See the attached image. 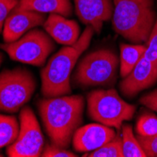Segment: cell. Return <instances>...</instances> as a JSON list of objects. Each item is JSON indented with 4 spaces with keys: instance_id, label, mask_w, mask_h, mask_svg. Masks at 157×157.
Here are the masks:
<instances>
[{
    "instance_id": "484cf974",
    "label": "cell",
    "mask_w": 157,
    "mask_h": 157,
    "mask_svg": "<svg viewBox=\"0 0 157 157\" xmlns=\"http://www.w3.org/2000/svg\"><path fill=\"white\" fill-rule=\"evenodd\" d=\"M0 156H2V155H1V154H0Z\"/></svg>"
},
{
    "instance_id": "ac0fdd59",
    "label": "cell",
    "mask_w": 157,
    "mask_h": 157,
    "mask_svg": "<svg viewBox=\"0 0 157 157\" xmlns=\"http://www.w3.org/2000/svg\"><path fill=\"white\" fill-rule=\"evenodd\" d=\"M84 157H123L122 155V139L119 134L107 143L100 147L99 149L85 152Z\"/></svg>"
},
{
    "instance_id": "6da1fadb",
    "label": "cell",
    "mask_w": 157,
    "mask_h": 157,
    "mask_svg": "<svg viewBox=\"0 0 157 157\" xmlns=\"http://www.w3.org/2000/svg\"><path fill=\"white\" fill-rule=\"evenodd\" d=\"M40 117L51 143L69 148L76 130L83 122L85 99L82 95H64L40 99Z\"/></svg>"
},
{
    "instance_id": "ba28073f",
    "label": "cell",
    "mask_w": 157,
    "mask_h": 157,
    "mask_svg": "<svg viewBox=\"0 0 157 157\" xmlns=\"http://www.w3.org/2000/svg\"><path fill=\"white\" fill-rule=\"evenodd\" d=\"M20 131L18 137L8 146L10 157H39L44 149V139L39 121L29 106H24L19 115Z\"/></svg>"
},
{
    "instance_id": "7a4b0ae2",
    "label": "cell",
    "mask_w": 157,
    "mask_h": 157,
    "mask_svg": "<svg viewBox=\"0 0 157 157\" xmlns=\"http://www.w3.org/2000/svg\"><path fill=\"white\" fill-rule=\"evenodd\" d=\"M94 29L87 25L74 45L65 46L56 53L41 70V94L45 98L70 95L71 75L82 53L89 47Z\"/></svg>"
},
{
    "instance_id": "e0dca14e",
    "label": "cell",
    "mask_w": 157,
    "mask_h": 157,
    "mask_svg": "<svg viewBox=\"0 0 157 157\" xmlns=\"http://www.w3.org/2000/svg\"><path fill=\"white\" fill-rule=\"evenodd\" d=\"M20 123L16 117L0 114V149L11 145L18 137Z\"/></svg>"
},
{
    "instance_id": "5b68a950",
    "label": "cell",
    "mask_w": 157,
    "mask_h": 157,
    "mask_svg": "<svg viewBox=\"0 0 157 157\" xmlns=\"http://www.w3.org/2000/svg\"><path fill=\"white\" fill-rule=\"evenodd\" d=\"M88 115L96 122L120 131L123 121H131L136 106L126 103L116 90H95L87 97Z\"/></svg>"
},
{
    "instance_id": "52a82bcc",
    "label": "cell",
    "mask_w": 157,
    "mask_h": 157,
    "mask_svg": "<svg viewBox=\"0 0 157 157\" xmlns=\"http://www.w3.org/2000/svg\"><path fill=\"white\" fill-rule=\"evenodd\" d=\"M0 48L14 61L42 66L55 50L56 44L46 31L33 28L15 41L0 44Z\"/></svg>"
},
{
    "instance_id": "8992f818",
    "label": "cell",
    "mask_w": 157,
    "mask_h": 157,
    "mask_svg": "<svg viewBox=\"0 0 157 157\" xmlns=\"http://www.w3.org/2000/svg\"><path fill=\"white\" fill-rule=\"evenodd\" d=\"M36 88V78L29 70H4L0 73V111L18 112L30 101Z\"/></svg>"
},
{
    "instance_id": "2e32d148",
    "label": "cell",
    "mask_w": 157,
    "mask_h": 157,
    "mask_svg": "<svg viewBox=\"0 0 157 157\" xmlns=\"http://www.w3.org/2000/svg\"><path fill=\"white\" fill-rule=\"evenodd\" d=\"M121 139L123 157H146V153L134 135L133 126L131 124H122Z\"/></svg>"
},
{
    "instance_id": "cb8c5ba5",
    "label": "cell",
    "mask_w": 157,
    "mask_h": 157,
    "mask_svg": "<svg viewBox=\"0 0 157 157\" xmlns=\"http://www.w3.org/2000/svg\"><path fill=\"white\" fill-rule=\"evenodd\" d=\"M139 103L147 108L157 112V89L142 96L139 99Z\"/></svg>"
},
{
    "instance_id": "7c38bea8",
    "label": "cell",
    "mask_w": 157,
    "mask_h": 157,
    "mask_svg": "<svg viewBox=\"0 0 157 157\" xmlns=\"http://www.w3.org/2000/svg\"><path fill=\"white\" fill-rule=\"evenodd\" d=\"M75 6L80 21L91 26L97 34L101 33L104 23L113 15V0H75Z\"/></svg>"
},
{
    "instance_id": "9a60e30c",
    "label": "cell",
    "mask_w": 157,
    "mask_h": 157,
    "mask_svg": "<svg viewBox=\"0 0 157 157\" xmlns=\"http://www.w3.org/2000/svg\"><path fill=\"white\" fill-rule=\"evenodd\" d=\"M120 47V73L121 77H125L132 72L142 56H144L146 45L121 44Z\"/></svg>"
},
{
    "instance_id": "44dd1931",
    "label": "cell",
    "mask_w": 157,
    "mask_h": 157,
    "mask_svg": "<svg viewBox=\"0 0 157 157\" xmlns=\"http://www.w3.org/2000/svg\"><path fill=\"white\" fill-rule=\"evenodd\" d=\"M137 140L143 149L146 156L157 157V135L152 136H136Z\"/></svg>"
},
{
    "instance_id": "603a6c76",
    "label": "cell",
    "mask_w": 157,
    "mask_h": 157,
    "mask_svg": "<svg viewBox=\"0 0 157 157\" xmlns=\"http://www.w3.org/2000/svg\"><path fill=\"white\" fill-rule=\"evenodd\" d=\"M19 5V0H0V32L9 14Z\"/></svg>"
},
{
    "instance_id": "d4e9b609",
    "label": "cell",
    "mask_w": 157,
    "mask_h": 157,
    "mask_svg": "<svg viewBox=\"0 0 157 157\" xmlns=\"http://www.w3.org/2000/svg\"><path fill=\"white\" fill-rule=\"evenodd\" d=\"M3 58H4V56H3V54H2L1 52H0V66H1V64H2V62H3Z\"/></svg>"
},
{
    "instance_id": "5bb4252c",
    "label": "cell",
    "mask_w": 157,
    "mask_h": 157,
    "mask_svg": "<svg viewBox=\"0 0 157 157\" xmlns=\"http://www.w3.org/2000/svg\"><path fill=\"white\" fill-rule=\"evenodd\" d=\"M18 7L44 14H59L65 17L73 14L71 0H19Z\"/></svg>"
},
{
    "instance_id": "277c9868",
    "label": "cell",
    "mask_w": 157,
    "mask_h": 157,
    "mask_svg": "<svg viewBox=\"0 0 157 157\" xmlns=\"http://www.w3.org/2000/svg\"><path fill=\"white\" fill-rule=\"evenodd\" d=\"M120 59L111 49L104 48L93 51L79 61L74 84L83 89L89 87H110L116 83Z\"/></svg>"
},
{
    "instance_id": "8fae6325",
    "label": "cell",
    "mask_w": 157,
    "mask_h": 157,
    "mask_svg": "<svg viewBox=\"0 0 157 157\" xmlns=\"http://www.w3.org/2000/svg\"><path fill=\"white\" fill-rule=\"evenodd\" d=\"M112 127L102 123L80 126L73 137V147L78 152H90L102 147L116 136Z\"/></svg>"
},
{
    "instance_id": "9c48e42d",
    "label": "cell",
    "mask_w": 157,
    "mask_h": 157,
    "mask_svg": "<svg viewBox=\"0 0 157 157\" xmlns=\"http://www.w3.org/2000/svg\"><path fill=\"white\" fill-rule=\"evenodd\" d=\"M45 20L44 13L24 10L17 6L5 20L3 40L5 42L15 41L34 27L44 25Z\"/></svg>"
},
{
    "instance_id": "d6986e66",
    "label": "cell",
    "mask_w": 157,
    "mask_h": 157,
    "mask_svg": "<svg viewBox=\"0 0 157 157\" xmlns=\"http://www.w3.org/2000/svg\"><path fill=\"white\" fill-rule=\"evenodd\" d=\"M136 132L141 136L157 135V116L148 111L141 113L136 121Z\"/></svg>"
},
{
    "instance_id": "30bf717a",
    "label": "cell",
    "mask_w": 157,
    "mask_h": 157,
    "mask_svg": "<svg viewBox=\"0 0 157 157\" xmlns=\"http://www.w3.org/2000/svg\"><path fill=\"white\" fill-rule=\"evenodd\" d=\"M157 82V68L142 56L132 72L120 83L121 92L132 99L140 91L150 89Z\"/></svg>"
},
{
    "instance_id": "7402d4cb",
    "label": "cell",
    "mask_w": 157,
    "mask_h": 157,
    "mask_svg": "<svg viewBox=\"0 0 157 157\" xmlns=\"http://www.w3.org/2000/svg\"><path fill=\"white\" fill-rule=\"evenodd\" d=\"M44 157H76L75 153L68 151L66 148L56 146L53 143L46 144L41 153Z\"/></svg>"
},
{
    "instance_id": "ffe728a7",
    "label": "cell",
    "mask_w": 157,
    "mask_h": 157,
    "mask_svg": "<svg viewBox=\"0 0 157 157\" xmlns=\"http://www.w3.org/2000/svg\"><path fill=\"white\" fill-rule=\"evenodd\" d=\"M145 45L146 50L144 53V58H146L157 68V19Z\"/></svg>"
},
{
    "instance_id": "3957f363",
    "label": "cell",
    "mask_w": 157,
    "mask_h": 157,
    "mask_svg": "<svg viewBox=\"0 0 157 157\" xmlns=\"http://www.w3.org/2000/svg\"><path fill=\"white\" fill-rule=\"evenodd\" d=\"M113 28L135 44L147 42L156 22L154 0H113Z\"/></svg>"
},
{
    "instance_id": "4fadbf2b",
    "label": "cell",
    "mask_w": 157,
    "mask_h": 157,
    "mask_svg": "<svg viewBox=\"0 0 157 157\" xmlns=\"http://www.w3.org/2000/svg\"><path fill=\"white\" fill-rule=\"evenodd\" d=\"M42 25L55 41L65 46L74 45L80 37V27L77 22L69 20L59 14H49Z\"/></svg>"
}]
</instances>
